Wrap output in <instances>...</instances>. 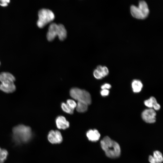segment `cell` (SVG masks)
<instances>
[{
	"instance_id": "obj_29",
	"label": "cell",
	"mask_w": 163,
	"mask_h": 163,
	"mask_svg": "<svg viewBox=\"0 0 163 163\" xmlns=\"http://www.w3.org/2000/svg\"></svg>"
},
{
	"instance_id": "obj_5",
	"label": "cell",
	"mask_w": 163,
	"mask_h": 163,
	"mask_svg": "<svg viewBox=\"0 0 163 163\" xmlns=\"http://www.w3.org/2000/svg\"><path fill=\"white\" fill-rule=\"evenodd\" d=\"M38 19L37 22V26L42 28L48 23L53 21L55 18V15L51 10L43 8L38 12Z\"/></svg>"
},
{
	"instance_id": "obj_15",
	"label": "cell",
	"mask_w": 163,
	"mask_h": 163,
	"mask_svg": "<svg viewBox=\"0 0 163 163\" xmlns=\"http://www.w3.org/2000/svg\"><path fill=\"white\" fill-rule=\"evenodd\" d=\"M138 7L141 10L145 18L149 14V10L146 3L144 1H140Z\"/></svg>"
},
{
	"instance_id": "obj_14",
	"label": "cell",
	"mask_w": 163,
	"mask_h": 163,
	"mask_svg": "<svg viewBox=\"0 0 163 163\" xmlns=\"http://www.w3.org/2000/svg\"><path fill=\"white\" fill-rule=\"evenodd\" d=\"M131 86L133 91L138 93L141 91L143 87V84L141 81L138 79L133 80L132 82Z\"/></svg>"
},
{
	"instance_id": "obj_13",
	"label": "cell",
	"mask_w": 163,
	"mask_h": 163,
	"mask_svg": "<svg viewBox=\"0 0 163 163\" xmlns=\"http://www.w3.org/2000/svg\"><path fill=\"white\" fill-rule=\"evenodd\" d=\"M0 90L6 93H11L16 90V86L14 83L0 84Z\"/></svg>"
},
{
	"instance_id": "obj_20",
	"label": "cell",
	"mask_w": 163,
	"mask_h": 163,
	"mask_svg": "<svg viewBox=\"0 0 163 163\" xmlns=\"http://www.w3.org/2000/svg\"><path fill=\"white\" fill-rule=\"evenodd\" d=\"M66 104L71 109L74 110L77 105L76 102L74 100L71 99L67 100Z\"/></svg>"
},
{
	"instance_id": "obj_18",
	"label": "cell",
	"mask_w": 163,
	"mask_h": 163,
	"mask_svg": "<svg viewBox=\"0 0 163 163\" xmlns=\"http://www.w3.org/2000/svg\"><path fill=\"white\" fill-rule=\"evenodd\" d=\"M61 107L63 111L66 113L72 114L74 112V110L71 109L64 102L61 103Z\"/></svg>"
},
{
	"instance_id": "obj_3",
	"label": "cell",
	"mask_w": 163,
	"mask_h": 163,
	"mask_svg": "<svg viewBox=\"0 0 163 163\" xmlns=\"http://www.w3.org/2000/svg\"><path fill=\"white\" fill-rule=\"evenodd\" d=\"M57 35L60 40H63L66 37L67 31L63 24L53 23L49 27L46 35L47 39L49 41H52Z\"/></svg>"
},
{
	"instance_id": "obj_10",
	"label": "cell",
	"mask_w": 163,
	"mask_h": 163,
	"mask_svg": "<svg viewBox=\"0 0 163 163\" xmlns=\"http://www.w3.org/2000/svg\"><path fill=\"white\" fill-rule=\"evenodd\" d=\"M149 161L150 163H162L163 161L162 155L158 151H155L153 152V156L150 155Z\"/></svg>"
},
{
	"instance_id": "obj_12",
	"label": "cell",
	"mask_w": 163,
	"mask_h": 163,
	"mask_svg": "<svg viewBox=\"0 0 163 163\" xmlns=\"http://www.w3.org/2000/svg\"><path fill=\"white\" fill-rule=\"evenodd\" d=\"M86 136L88 139L92 142L98 141L100 137V134L96 129H90L87 133Z\"/></svg>"
},
{
	"instance_id": "obj_16",
	"label": "cell",
	"mask_w": 163,
	"mask_h": 163,
	"mask_svg": "<svg viewBox=\"0 0 163 163\" xmlns=\"http://www.w3.org/2000/svg\"><path fill=\"white\" fill-rule=\"evenodd\" d=\"M88 105L83 102L78 101L76 107V110L78 112H84L87 110L88 109Z\"/></svg>"
},
{
	"instance_id": "obj_27",
	"label": "cell",
	"mask_w": 163,
	"mask_h": 163,
	"mask_svg": "<svg viewBox=\"0 0 163 163\" xmlns=\"http://www.w3.org/2000/svg\"><path fill=\"white\" fill-rule=\"evenodd\" d=\"M4 162H3L2 161H1V160H0V163H4Z\"/></svg>"
},
{
	"instance_id": "obj_25",
	"label": "cell",
	"mask_w": 163,
	"mask_h": 163,
	"mask_svg": "<svg viewBox=\"0 0 163 163\" xmlns=\"http://www.w3.org/2000/svg\"><path fill=\"white\" fill-rule=\"evenodd\" d=\"M10 1L9 0H0V5L2 6H6Z\"/></svg>"
},
{
	"instance_id": "obj_9",
	"label": "cell",
	"mask_w": 163,
	"mask_h": 163,
	"mask_svg": "<svg viewBox=\"0 0 163 163\" xmlns=\"http://www.w3.org/2000/svg\"><path fill=\"white\" fill-rule=\"evenodd\" d=\"M56 123L57 127L60 129H65L69 126V122L62 116H59L57 117Z\"/></svg>"
},
{
	"instance_id": "obj_4",
	"label": "cell",
	"mask_w": 163,
	"mask_h": 163,
	"mask_svg": "<svg viewBox=\"0 0 163 163\" xmlns=\"http://www.w3.org/2000/svg\"><path fill=\"white\" fill-rule=\"evenodd\" d=\"M69 94L72 98L78 101L83 102L88 105L91 103V95L85 90L77 88H73L70 89Z\"/></svg>"
},
{
	"instance_id": "obj_28",
	"label": "cell",
	"mask_w": 163,
	"mask_h": 163,
	"mask_svg": "<svg viewBox=\"0 0 163 163\" xmlns=\"http://www.w3.org/2000/svg\"><path fill=\"white\" fill-rule=\"evenodd\" d=\"M2 149H1V148L0 147V153L1 152Z\"/></svg>"
},
{
	"instance_id": "obj_23",
	"label": "cell",
	"mask_w": 163,
	"mask_h": 163,
	"mask_svg": "<svg viewBox=\"0 0 163 163\" xmlns=\"http://www.w3.org/2000/svg\"><path fill=\"white\" fill-rule=\"evenodd\" d=\"M100 94L102 96H107L109 95V91L107 89H102L101 91Z\"/></svg>"
},
{
	"instance_id": "obj_7",
	"label": "cell",
	"mask_w": 163,
	"mask_h": 163,
	"mask_svg": "<svg viewBox=\"0 0 163 163\" xmlns=\"http://www.w3.org/2000/svg\"><path fill=\"white\" fill-rule=\"evenodd\" d=\"M49 141L52 144L60 143L62 140V137L60 132L57 130H51L48 135Z\"/></svg>"
},
{
	"instance_id": "obj_17",
	"label": "cell",
	"mask_w": 163,
	"mask_h": 163,
	"mask_svg": "<svg viewBox=\"0 0 163 163\" xmlns=\"http://www.w3.org/2000/svg\"><path fill=\"white\" fill-rule=\"evenodd\" d=\"M96 69L101 73L103 77L107 75L109 73L108 69L106 66L99 65L97 67Z\"/></svg>"
},
{
	"instance_id": "obj_11",
	"label": "cell",
	"mask_w": 163,
	"mask_h": 163,
	"mask_svg": "<svg viewBox=\"0 0 163 163\" xmlns=\"http://www.w3.org/2000/svg\"><path fill=\"white\" fill-rule=\"evenodd\" d=\"M130 12L134 18L139 19L145 18L141 10L138 7L132 5L130 7Z\"/></svg>"
},
{
	"instance_id": "obj_19",
	"label": "cell",
	"mask_w": 163,
	"mask_h": 163,
	"mask_svg": "<svg viewBox=\"0 0 163 163\" xmlns=\"http://www.w3.org/2000/svg\"><path fill=\"white\" fill-rule=\"evenodd\" d=\"M7 151L5 149H2L0 153V160L4 162L8 155Z\"/></svg>"
},
{
	"instance_id": "obj_1",
	"label": "cell",
	"mask_w": 163,
	"mask_h": 163,
	"mask_svg": "<svg viewBox=\"0 0 163 163\" xmlns=\"http://www.w3.org/2000/svg\"><path fill=\"white\" fill-rule=\"evenodd\" d=\"M101 145L107 157L114 158L120 156L121 150L119 145L108 136L104 137L101 140Z\"/></svg>"
},
{
	"instance_id": "obj_26",
	"label": "cell",
	"mask_w": 163,
	"mask_h": 163,
	"mask_svg": "<svg viewBox=\"0 0 163 163\" xmlns=\"http://www.w3.org/2000/svg\"><path fill=\"white\" fill-rule=\"evenodd\" d=\"M153 107L154 108V110H157L160 109L161 106L159 104L157 103L153 105Z\"/></svg>"
},
{
	"instance_id": "obj_2",
	"label": "cell",
	"mask_w": 163,
	"mask_h": 163,
	"mask_svg": "<svg viewBox=\"0 0 163 163\" xmlns=\"http://www.w3.org/2000/svg\"><path fill=\"white\" fill-rule=\"evenodd\" d=\"M14 140L18 143H25L30 140L32 136L31 128L28 126L20 124L12 129Z\"/></svg>"
},
{
	"instance_id": "obj_24",
	"label": "cell",
	"mask_w": 163,
	"mask_h": 163,
	"mask_svg": "<svg viewBox=\"0 0 163 163\" xmlns=\"http://www.w3.org/2000/svg\"><path fill=\"white\" fill-rule=\"evenodd\" d=\"M111 87V85L110 84L106 83L102 85L101 86V88L102 89H107L108 90L110 89Z\"/></svg>"
},
{
	"instance_id": "obj_6",
	"label": "cell",
	"mask_w": 163,
	"mask_h": 163,
	"mask_svg": "<svg viewBox=\"0 0 163 163\" xmlns=\"http://www.w3.org/2000/svg\"><path fill=\"white\" fill-rule=\"evenodd\" d=\"M156 113L155 110L152 108L145 110L142 113V119L148 123H153L156 121Z\"/></svg>"
},
{
	"instance_id": "obj_8",
	"label": "cell",
	"mask_w": 163,
	"mask_h": 163,
	"mask_svg": "<svg viewBox=\"0 0 163 163\" xmlns=\"http://www.w3.org/2000/svg\"><path fill=\"white\" fill-rule=\"evenodd\" d=\"M15 80L14 76L9 72H3L0 73V81L1 83H13Z\"/></svg>"
},
{
	"instance_id": "obj_22",
	"label": "cell",
	"mask_w": 163,
	"mask_h": 163,
	"mask_svg": "<svg viewBox=\"0 0 163 163\" xmlns=\"http://www.w3.org/2000/svg\"><path fill=\"white\" fill-rule=\"evenodd\" d=\"M144 104L145 106L150 108H152L153 107V104L149 99L145 101H144Z\"/></svg>"
},
{
	"instance_id": "obj_21",
	"label": "cell",
	"mask_w": 163,
	"mask_h": 163,
	"mask_svg": "<svg viewBox=\"0 0 163 163\" xmlns=\"http://www.w3.org/2000/svg\"><path fill=\"white\" fill-rule=\"evenodd\" d=\"M93 75L94 77L97 79H100L103 78L101 73L97 69H95L94 70Z\"/></svg>"
}]
</instances>
